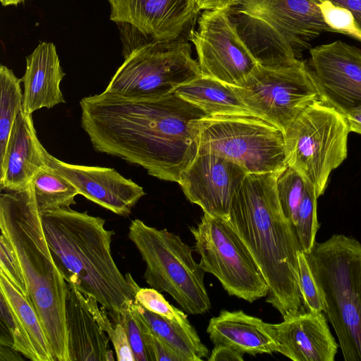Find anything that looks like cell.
I'll list each match as a JSON object with an SVG mask.
<instances>
[{
	"label": "cell",
	"mask_w": 361,
	"mask_h": 361,
	"mask_svg": "<svg viewBox=\"0 0 361 361\" xmlns=\"http://www.w3.org/2000/svg\"><path fill=\"white\" fill-rule=\"evenodd\" d=\"M80 106L82 128L96 151L176 183L197 154V123L208 116L174 92L148 98L104 91Z\"/></svg>",
	"instance_id": "6da1fadb"
},
{
	"label": "cell",
	"mask_w": 361,
	"mask_h": 361,
	"mask_svg": "<svg viewBox=\"0 0 361 361\" xmlns=\"http://www.w3.org/2000/svg\"><path fill=\"white\" fill-rule=\"evenodd\" d=\"M281 172L247 173L233 198L229 221L268 285L266 302L286 319L305 308L299 285L301 250L277 194Z\"/></svg>",
	"instance_id": "7a4b0ae2"
},
{
	"label": "cell",
	"mask_w": 361,
	"mask_h": 361,
	"mask_svg": "<svg viewBox=\"0 0 361 361\" xmlns=\"http://www.w3.org/2000/svg\"><path fill=\"white\" fill-rule=\"evenodd\" d=\"M40 214L51 254L67 283L94 298L109 314H121L140 287L130 284L113 259L114 231L105 228L104 219L71 207Z\"/></svg>",
	"instance_id": "3957f363"
},
{
	"label": "cell",
	"mask_w": 361,
	"mask_h": 361,
	"mask_svg": "<svg viewBox=\"0 0 361 361\" xmlns=\"http://www.w3.org/2000/svg\"><path fill=\"white\" fill-rule=\"evenodd\" d=\"M0 228L14 251L54 361H69L65 317L68 285L51 254L31 183L1 193Z\"/></svg>",
	"instance_id": "277c9868"
},
{
	"label": "cell",
	"mask_w": 361,
	"mask_h": 361,
	"mask_svg": "<svg viewBox=\"0 0 361 361\" xmlns=\"http://www.w3.org/2000/svg\"><path fill=\"white\" fill-rule=\"evenodd\" d=\"M322 0H235L227 9L238 32L259 65H293L324 32Z\"/></svg>",
	"instance_id": "5b68a950"
},
{
	"label": "cell",
	"mask_w": 361,
	"mask_h": 361,
	"mask_svg": "<svg viewBox=\"0 0 361 361\" xmlns=\"http://www.w3.org/2000/svg\"><path fill=\"white\" fill-rule=\"evenodd\" d=\"M305 256L344 360L361 361V243L334 234Z\"/></svg>",
	"instance_id": "8992f818"
},
{
	"label": "cell",
	"mask_w": 361,
	"mask_h": 361,
	"mask_svg": "<svg viewBox=\"0 0 361 361\" xmlns=\"http://www.w3.org/2000/svg\"><path fill=\"white\" fill-rule=\"evenodd\" d=\"M128 237L146 264L144 279L151 288L169 294L189 314L210 310L205 272L194 259L192 248L178 235L136 219L130 222Z\"/></svg>",
	"instance_id": "52a82bcc"
},
{
	"label": "cell",
	"mask_w": 361,
	"mask_h": 361,
	"mask_svg": "<svg viewBox=\"0 0 361 361\" xmlns=\"http://www.w3.org/2000/svg\"><path fill=\"white\" fill-rule=\"evenodd\" d=\"M197 126V153L224 157L247 173H278L288 166L284 133L259 117L207 116Z\"/></svg>",
	"instance_id": "ba28073f"
},
{
	"label": "cell",
	"mask_w": 361,
	"mask_h": 361,
	"mask_svg": "<svg viewBox=\"0 0 361 361\" xmlns=\"http://www.w3.org/2000/svg\"><path fill=\"white\" fill-rule=\"evenodd\" d=\"M349 126L344 114L317 100L284 133L287 165L324 194L329 176L348 154Z\"/></svg>",
	"instance_id": "9c48e42d"
},
{
	"label": "cell",
	"mask_w": 361,
	"mask_h": 361,
	"mask_svg": "<svg viewBox=\"0 0 361 361\" xmlns=\"http://www.w3.org/2000/svg\"><path fill=\"white\" fill-rule=\"evenodd\" d=\"M201 75L188 41L150 40L125 56L104 91L128 97H159Z\"/></svg>",
	"instance_id": "30bf717a"
},
{
	"label": "cell",
	"mask_w": 361,
	"mask_h": 361,
	"mask_svg": "<svg viewBox=\"0 0 361 361\" xmlns=\"http://www.w3.org/2000/svg\"><path fill=\"white\" fill-rule=\"evenodd\" d=\"M190 230L200 267L214 275L230 295L249 302L267 296L268 285L229 220L204 214Z\"/></svg>",
	"instance_id": "8fae6325"
},
{
	"label": "cell",
	"mask_w": 361,
	"mask_h": 361,
	"mask_svg": "<svg viewBox=\"0 0 361 361\" xmlns=\"http://www.w3.org/2000/svg\"><path fill=\"white\" fill-rule=\"evenodd\" d=\"M254 116L283 133L311 104L319 100L313 76L305 62L281 67L259 65L241 87H233Z\"/></svg>",
	"instance_id": "7c38bea8"
},
{
	"label": "cell",
	"mask_w": 361,
	"mask_h": 361,
	"mask_svg": "<svg viewBox=\"0 0 361 361\" xmlns=\"http://www.w3.org/2000/svg\"><path fill=\"white\" fill-rule=\"evenodd\" d=\"M202 75L241 87L259 65L240 36L227 9L204 10L189 31Z\"/></svg>",
	"instance_id": "4fadbf2b"
},
{
	"label": "cell",
	"mask_w": 361,
	"mask_h": 361,
	"mask_svg": "<svg viewBox=\"0 0 361 361\" xmlns=\"http://www.w3.org/2000/svg\"><path fill=\"white\" fill-rule=\"evenodd\" d=\"M320 100L346 115L361 106V51L341 40L310 49Z\"/></svg>",
	"instance_id": "5bb4252c"
},
{
	"label": "cell",
	"mask_w": 361,
	"mask_h": 361,
	"mask_svg": "<svg viewBox=\"0 0 361 361\" xmlns=\"http://www.w3.org/2000/svg\"><path fill=\"white\" fill-rule=\"evenodd\" d=\"M247 174L224 157L197 153L178 183L187 199L200 207L204 214L229 220L233 198Z\"/></svg>",
	"instance_id": "9a60e30c"
},
{
	"label": "cell",
	"mask_w": 361,
	"mask_h": 361,
	"mask_svg": "<svg viewBox=\"0 0 361 361\" xmlns=\"http://www.w3.org/2000/svg\"><path fill=\"white\" fill-rule=\"evenodd\" d=\"M46 165L70 181L79 194L122 216H128L145 192L112 168L64 162L44 150Z\"/></svg>",
	"instance_id": "2e32d148"
},
{
	"label": "cell",
	"mask_w": 361,
	"mask_h": 361,
	"mask_svg": "<svg viewBox=\"0 0 361 361\" xmlns=\"http://www.w3.org/2000/svg\"><path fill=\"white\" fill-rule=\"evenodd\" d=\"M110 20L130 26L149 40L180 38L200 11L195 0H108Z\"/></svg>",
	"instance_id": "e0dca14e"
},
{
	"label": "cell",
	"mask_w": 361,
	"mask_h": 361,
	"mask_svg": "<svg viewBox=\"0 0 361 361\" xmlns=\"http://www.w3.org/2000/svg\"><path fill=\"white\" fill-rule=\"evenodd\" d=\"M278 353L293 361H334L338 344L323 312L305 310L274 324Z\"/></svg>",
	"instance_id": "ac0fdd59"
},
{
	"label": "cell",
	"mask_w": 361,
	"mask_h": 361,
	"mask_svg": "<svg viewBox=\"0 0 361 361\" xmlns=\"http://www.w3.org/2000/svg\"><path fill=\"white\" fill-rule=\"evenodd\" d=\"M44 147L39 142L32 114L22 109L17 115L3 159L0 161L1 190L25 188L46 165Z\"/></svg>",
	"instance_id": "d6986e66"
},
{
	"label": "cell",
	"mask_w": 361,
	"mask_h": 361,
	"mask_svg": "<svg viewBox=\"0 0 361 361\" xmlns=\"http://www.w3.org/2000/svg\"><path fill=\"white\" fill-rule=\"evenodd\" d=\"M207 333L214 345H226L243 354L278 353L274 324L242 310H221L218 316L210 319Z\"/></svg>",
	"instance_id": "ffe728a7"
},
{
	"label": "cell",
	"mask_w": 361,
	"mask_h": 361,
	"mask_svg": "<svg viewBox=\"0 0 361 361\" xmlns=\"http://www.w3.org/2000/svg\"><path fill=\"white\" fill-rule=\"evenodd\" d=\"M65 317L69 361L114 360L109 338L96 321L84 295L70 285Z\"/></svg>",
	"instance_id": "44dd1931"
},
{
	"label": "cell",
	"mask_w": 361,
	"mask_h": 361,
	"mask_svg": "<svg viewBox=\"0 0 361 361\" xmlns=\"http://www.w3.org/2000/svg\"><path fill=\"white\" fill-rule=\"evenodd\" d=\"M65 76L55 45L41 42L26 57V70L20 81L24 85L23 110L32 114L42 108L51 109L65 103L60 83Z\"/></svg>",
	"instance_id": "7402d4cb"
},
{
	"label": "cell",
	"mask_w": 361,
	"mask_h": 361,
	"mask_svg": "<svg viewBox=\"0 0 361 361\" xmlns=\"http://www.w3.org/2000/svg\"><path fill=\"white\" fill-rule=\"evenodd\" d=\"M174 92L208 116L253 115L233 86L211 77L201 75Z\"/></svg>",
	"instance_id": "603a6c76"
},
{
	"label": "cell",
	"mask_w": 361,
	"mask_h": 361,
	"mask_svg": "<svg viewBox=\"0 0 361 361\" xmlns=\"http://www.w3.org/2000/svg\"><path fill=\"white\" fill-rule=\"evenodd\" d=\"M151 332L166 344L181 361H201L209 355L192 326L168 320L134 302Z\"/></svg>",
	"instance_id": "cb8c5ba5"
},
{
	"label": "cell",
	"mask_w": 361,
	"mask_h": 361,
	"mask_svg": "<svg viewBox=\"0 0 361 361\" xmlns=\"http://www.w3.org/2000/svg\"><path fill=\"white\" fill-rule=\"evenodd\" d=\"M0 293L4 296L17 317L28 338L37 361H54L49 342L34 305L1 272Z\"/></svg>",
	"instance_id": "d4e9b609"
},
{
	"label": "cell",
	"mask_w": 361,
	"mask_h": 361,
	"mask_svg": "<svg viewBox=\"0 0 361 361\" xmlns=\"http://www.w3.org/2000/svg\"><path fill=\"white\" fill-rule=\"evenodd\" d=\"M30 183L40 212L70 207L80 195L70 181L47 165L35 175Z\"/></svg>",
	"instance_id": "484cf974"
},
{
	"label": "cell",
	"mask_w": 361,
	"mask_h": 361,
	"mask_svg": "<svg viewBox=\"0 0 361 361\" xmlns=\"http://www.w3.org/2000/svg\"><path fill=\"white\" fill-rule=\"evenodd\" d=\"M20 79L12 70L0 66V161L3 159L11 130L19 111L23 109Z\"/></svg>",
	"instance_id": "4316f807"
},
{
	"label": "cell",
	"mask_w": 361,
	"mask_h": 361,
	"mask_svg": "<svg viewBox=\"0 0 361 361\" xmlns=\"http://www.w3.org/2000/svg\"><path fill=\"white\" fill-rule=\"evenodd\" d=\"M309 183L295 170L287 166L278 176L276 190L281 209L293 227Z\"/></svg>",
	"instance_id": "83f0119b"
},
{
	"label": "cell",
	"mask_w": 361,
	"mask_h": 361,
	"mask_svg": "<svg viewBox=\"0 0 361 361\" xmlns=\"http://www.w3.org/2000/svg\"><path fill=\"white\" fill-rule=\"evenodd\" d=\"M314 188L309 184L300 207L297 223L294 227L300 250L308 254L316 243V235L319 227L317 219V198Z\"/></svg>",
	"instance_id": "f1b7e54d"
},
{
	"label": "cell",
	"mask_w": 361,
	"mask_h": 361,
	"mask_svg": "<svg viewBox=\"0 0 361 361\" xmlns=\"http://www.w3.org/2000/svg\"><path fill=\"white\" fill-rule=\"evenodd\" d=\"M0 345L12 348L32 361H37L28 338L10 305L0 293Z\"/></svg>",
	"instance_id": "f546056e"
},
{
	"label": "cell",
	"mask_w": 361,
	"mask_h": 361,
	"mask_svg": "<svg viewBox=\"0 0 361 361\" xmlns=\"http://www.w3.org/2000/svg\"><path fill=\"white\" fill-rule=\"evenodd\" d=\"M84 296L96 321L111 341L117 360L135 361L126 330L121 322L111 321L108 317V310L103 306L99 307V302L94 298L85 295Z\"/></svg>",
	"instance_id": "4dcf8cb0"
},
{
	"label": "cell",
	"mask_w": 361,
	"mask_h": 361,
	"mask_svg": "<svg viewBox=\"0 0 361 361\" xmlns=\"http://www.w3.org/2000/svg\"><path fill=\"white\" fill-rule=\"evenodd\" d=\"M135 301L168 320L183 324L190 323L184 311L171 305L161 293L152 288H140L135 293Z\"/></svg>",
	"instance_id": "1f68e13d"
},
{
	"label": "cell",
	"mask_w": 361,
	"mask_h": 361,
	"mask_svg": "<svg viewBox=\"0 0 361 361\" xmlns=\"http://www.w3.org/2000/svg\"><path fill=\"white\" fill-rule=\"evenodd\" d=\"M319 8L326 24L333 32L351 36L361 42V30L348 8L326 0L321 1Z\"/></svg>",
	"instance_id": "d6a6232c"
},
{
	"label": "cell",
	"mask_w": 361,
	"mask_h": 361,
	"mask_svg": "<svg viewBox=\"0 0 361 361\" xmlns=\"http://www.w3.org/2000/svg\"><path fill=\"white\" fill-rule=\"evenodd\" d=\"M299 285L302 302L305 310L323 312L319 290L304 252L298 255Z\"/></svg>",
	"instance_id": "836d02e7"
},
{
	"label": "cell",
	"mask_w": 361,
	"mask_h": 361,
	"mask_svg": "<svg viewBox=\"0 0 361 361\" xmlns=\"http://www.w3.org/2000/svg\"><path fill=\"white\" fill-rule=\"evenodd\" d=\"M0 272L20 293L28 298L26 283L14 251L2 233L0 237Z\"/></svg>",
	"instance_id": "e575fe53"
},
{
	"label": "cell",
	"mask_w": 361,
	"mask_h": 361,
	"mask_svg": "<svg viewBox=\"0 0 361 361\" xmlns=\"http://www.w3.org/2000/svg\"><path fill=\"white\" fill-rule=\"evenodd\" d=\"M132 303L120 314L118 321L121 322L126 330L135 361H149L141 329L134 314Z\"/></svg>",
	"instance_id": "d590c367"
},
{
	"label": "cell",
	"mask_w": 361,
	"mask_h": 361,
	"mask_svg": "<svg viewBox=\"0 0 361 361\" xmlns=\"http://www.w3.org/2000/svg\"><path fill=\"white\" fill-rule=\"evenodd\" d=\"M244 354L233 348L223 345H214L209 361H243Z\"/></svg>",
	"instance_id": "8d00e7d4"
},
{
	"label": "cell",
	"mask_w": 361,
	"mask_h": 361,
	"mask_svg": "<svg viewBox=\"0 0 361 361\" xmlns=\"http://www.w3.org/2000/svg\"><path fill=\"white\" fill-rule=\"evenodd\" d=\"M323 1V0H322ZM348 8L353 14L355 23L361 30V0H326Z\"/></svg>",
	"instance_id": "74e56055"
},
{
	"label": "cell",
	"mask_w": 361,
	"mask_h": 361,
	"mask_svg": "<svg viewBox=\"0 0 361 361\" xmlns=\"http://www.w3.org/2000/svg\"><path fill=\"white\" fill-rule=\"evenodd\" d=\"M235 0H195L199 11L226 9Z\"/></svg>",
	"instance_id": "f35d334b"
},
{
	"label": "cell",
	"mask_w": 361,
	"mask_h": 361,
	"mask_svg": "<svg viewBox=\"0 0 361 361\" xmlns=\"http://www.w3.org/2000/svg\"><path fill=\"white\" fill-rule=\"evenodd\" d=\"M345 116L350 131L361 134V106L353 109Z\"/></svg>",
	"instance_id": "ab89813d"
},
{
	"label": "cell",
	"mask_w": 361,
	"mask_h": 361,
	"mask_svg": "<svg viewBox=\"0 0 361 361\" xmlns=\"http://www.w3.org/2000/svg\"><path fill=\"white\" fill-rule=\"evenodd\" d=\"M19 352L15 349L1 345L0 347V361H18L22 360V357L18 355Z\"/></svg>",
	"instance_id": "60d3db41"
},
{
	"label": "cell",
	"mask_w": 361,
	"mask_h": 361,
	"mask_svg": "<svg viewBox=\"0 0 361 361\" xmlns=\"http://www.w3.org/2000/svg\"><path fill=\"white\" fill-rule=\"evenodd\" d=\"M1 4L4 6H16L18 5L20 3L23 2L25 0H0Z\"/></svg>",
	"instance_id": "b9f144b4"
}]
</instances>
